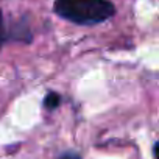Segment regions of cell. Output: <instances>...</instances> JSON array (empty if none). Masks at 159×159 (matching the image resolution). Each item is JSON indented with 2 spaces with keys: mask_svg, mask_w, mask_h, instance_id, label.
<instances>
[{
  "mask_svg": "<svg viewBox=\"0 0 159 159\" xmlns=\"http://www.w3.org/2000/svg\"><path fill=\"white\" fill-rule=\"evenodd\" d=\"M55 13L78 25H95L114 16L116 8L109 0H56Z\"/></svg>",
  "mask_w": 159,
  "mask_h": 159,
  "instance_id": "6da1fadb",
  "label": "cell"
},
{
  "mask_svg": "<svg viewBox=\"0 0 159 159\" xmlns=\"http://www.w3.org/2000/svg\"><path fill=\"white\" fill-rule=\"evenodd\" d=\"M59 103H61V97H59V94H56V92H48L47 95H45V98H44V106L47 108V109H55V108H58L59 106Z\"/></svg>",
  "mask_w": 159,
  "mask_h": 159,
  "instance_id": "7a4b0ae2",
  "label": "cell"
},
{
  "mask_svg": "<svg viewBox=\"0 0 159 159\" xmlns=\"http://www.w3.org/2000/svg\"><path fill=\"white\" fill-rule=\"evenodd\" d=\"M59 159H81L76 153H72V151H67V153H64V154H61L59 156Z\"/></svg>",
  "mask_w": 159,
  "mask_h": 159,
  "instance_id": "3957f363",
  "label": "cell"
},
{
  "mask_svg": "<svg viewBox=\"0 0 159 159\" xmlns=\"http://www.w3.org/2000/svg\"><path fill=\"white\" fill-rule=\"evenodd\" d=\"M2 41H3V17L0 13V45H2Z\"/></svg>",
  "mask_w": 159,
  "mask_h": 159,
  "instance_id": "277c9868",
  "label": "cell"
},
{
  "mask_svg": "<svg viewBox=\"0 0 159 159\" xmlns=\"http://www.w3.org/2000/svg\"><path fill=\"white\" fill-rule=\"evenodd\" d=\"M153 153H154V159H159V143H156V145H154Z\"/></svg>",
  "mask_w": 159,
  "mask_h": 159,
  "instance_id": "5b68a950",
  "label": "cell"
}]
</instances>
